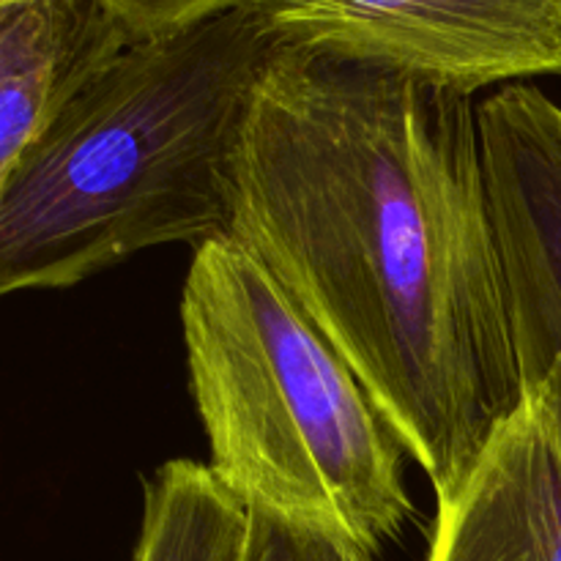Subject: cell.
Wrapping results in <instances>:
<instances>
[{"label":"cell","mask_w":561,"mask_h":561,"mask_svg":"<svg viewBox=\"0 0 561 561\" xmlns=\"http://www.w3.org/2000/svg\"><path fill=\"white\" fill-rule=\"evenodd\" d=\"M274 47L236 5L102 66L0 184V299L228 233L230 162Z\"/></svg>","instance_id":"obj_2"},{"label":"cell","mask_w":561,"mask_h":561,"mask_svg":"<svg viewBox=\"0 0 561 561\" xmlns=\"http://www.w3.org/2000/svg\"><path fill=\"white\" fill-rule=\"evenodd\" d=\"M228 236L337 348L453 502L524 405L471 96L274 47L230 162Z\"/></svg>","instance_id":"obj_1"},{"label":"cell","mask_w":561,"mask_h":561,"mask_svg":"<svg viewBox=\"0 0 561 561\" xmlns=\"http://www.w3.org/2000/svg\"><path fill=\"white\" fill-rule=\"evenodd\" d=\"M129 44L99 0H0V184L60 107Z\"/></svg>","instance_id":"obj_7"},{"label":"cell","mask_w":561,"mask_h":561,"mask_svg":"<svg viewBox=\"0 0 561 561\" xmlns=\"http://www.w3.org/2000/svg\"><path fill=\"white\" fill-rule=\"evenodd\" d=\"M279 47L474 96L561 77V0H244Z\"/></svg>","instance_id":"obj_4"},{"label":"cell","mask_w":561,"mask_h":561,"mask_svg":"<svg viewBox=\"0 0 561 561\" xmlns=\"http://www.w3.org/2000/svg\"><path fill=\"white\" fill-rule=\"evenodd\" d=\"M250 510L241 561H373V553L340 531L272 510Z\"/></svg>","instance_id":"obj_9"},{"label":"cell","mask_w":561,"mask_h":561,"mask_svg":"<svg viewBox=\"0 0 561 561\" xmlns=\"http://www.w3.org/2000/svg\"><path fill=\"white\" fill-rule=\"evenodd\" d=\"M526 398H535L537 405H540L542 416L548 422V431H551L553 444H557L561 455V359L551 367V373L546 376V381L535 389Z\"/></svg>","instance_id":"obj_11"},{"label":"cell","mask_w":561,"mask_h":561,"mask_svg":"<svg viewBox=\"0 0 561 561\" xmlns=\"http://www.w3.org/2000/svg\"><path fill=\"white\" fill-rule=\"evenodd\" d=\"M99 3L135 44L173 36L236 9L244 0H99Z\"/></svg>","instance_id":"obj_10"},{"label":"cell","mask_w":561,"mask_h":561,"mask_svg":"<svg viewBox=\"0 0 561 561\" xmlns=\"http://www.w3.org/2000/svg\"><path fill=\"white\" fill-rule=\"evenodd\" d=\"M425 561H561V455L535 398L438 507Z\"/></svg>","instance_id":"obj_6"},{"label":"cell","mask_w":561,"mask_h":561,"mask_svg":"<svg viewBox=\"0 0 561 561\" xmlns=\"http://www.w3.org/2000/svg\"><path fill=\"white\" fill-rule=\"evenodd\" d=\"M181 329L208 466L239 502L370 553L403 531L414 510L403 444L348 362L228 233L192 252Z\"/></svg>","instance_id":"obj_3"},{"label":"cell","mask_w":561,"mask_h":561,"mask_svg":"<svg viewBox=\"0 0 561 561\" xmlns=\"http://www.w3.org/2000/svg\"><path fill=\"white\" fill-rule=\"evenodd\" d=\"M250 510L208 463L170 460L146 482L131 561H241Z\"/></svg>","instance_id":"obj_8"},{"label":"cell","mask_w":561,"mask_h":561,"mask_svg":"<svg viewBox=\"0 0 561 561\" xmlns=\"http://www.w3.org/2000/svg\"><path fill=\"white\" fill-rule=\"evenodd\" d=\"M524 394L561 359V107L535 85H504L477 107Z\"/></svg>","instance_id":"obj_5"}]
</instances>
